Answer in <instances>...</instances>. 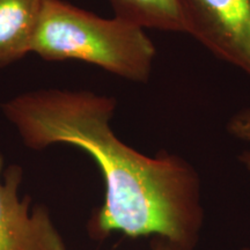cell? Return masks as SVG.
<instances>
[{
  "label": "cell",
  "mask_w": 250,
  "mask_h": 250,
  "mask_svg": "<svg viewBox=\"0 0 250 250\" xmlns=\"http://www.w3.org/2000/svg\"><path fill=\"white\" fill-rule=\"evenodd\" d=\"M116 105L89 90L45 88L7 100L1 111L26 147L70 145L98 165L104 198L87 223L90 239L162 237L195 250L205 224L196 168L176 153L146 155L121 140L111 126Z\"/></svg>",
  "instance_id": "6da1fadb"
},
{
  "label": "cell",
  "mask_w": 250,
  "mask_h": 250,
  "mask_svg": "<svg viewBox=\"0 0 250 250\" xmlns=\"http://www.w3.org/2000/svg\"><path fill=\"white\" fill-rule=\"evenodd\" d=\"M31 54L45 62H87L145 83L152 76L156 49L145 29L115 15L102 18L65 0H43Z\"/></svg>",
  "instance_id": "7a4b0ae2"
},
{
  "label": "cell",
  "mask_w": 250,
  "mask_h": 250,
  "mask_svg": "<svg viewBox=\"0 0 250 250\" xmlns=\"http://www.w3.org/2000/svg\"><path fill=\"white\" fill-rule=\"evenodd\" d=\"M187 35L250 79V0H180Z\"/></svg>",
  "instance_id": "3957f363"
},
{
  "label": "cell",
  "mask_w": 250,
  "mask_h": 250,
  "mask_svg": "<svg viewBox=\"0 0 250 250\" xmlns=\"http://www.w3.org/2000/svg\"><path fill=\"white\" fill-rule=\"evenodd\" d=\"M4 166L0 153V250H67L48 208L20 197L22 167Z\"/></svg>",
  "instance_id": "277c9868"
},
{
  "label": "cell",
  "mask_w": 250,
  "mask_h": 250,
  "mask_svg": "<svg viewBox=\"0 0 250 250\" xmlns=\"http://www.w3.org/2000/svg\"><path fill=\"white\" fill-rule=\"evenodd\" d=\"M43 0H0V70L31 54Z\"/></svg>",
  "instance_id": "5b68a950"
},
{
  "label": "cell",
  "mask_w": 250,
  "mask_h": 250,
  "mask_svg": "<svg viewBox=\"0 0 250 250\" xmlns=\"http://www.w3.org/2000/svg\"><path fill=\"white\" fill-rule=\"evenodd\" d=\"M115 17L143 29L187 35L180 0H109Z\"/></svg>",
  "instance_id": "8992f818"
},
{
  "label": "cell",
  "mask_w": 250,
  "mask_h": 250,
  "mask_svg": "<svg viewBox=\"0 0 250 250\" xmlns=\"http://www.w3.org/2000/svg\"><path fill=\"white\" fill-rule=\"evenodd\" d=\"M226 131L233 139L250 146V104L239 109L228 118Z\"/></svg>",
  "instance_id": "52a82bcc"
},
{
  "label": "cell",
  "mask_w": 250,
  "mask_h": 250,
  "mask_svg": "<svg viewBox=\"0 0 250 250\" xmlns=\"http://www.w3.org/2000/svg\"><path fill=\"white\" fill-rule=\"evenodd\" d=\"M149 250H191L188 249L186 247H182L176 243L169 241L167 239L162 237H152L149 242Z\"/></svg>",
  "instance_id": "ba28073f"
},
{
  "label": "cell",
  "mask_w": 250,
  "mask_h": 250,
  "mask_svg": "<svg viewBox=\"0 0 250 250\" xmlns=\"http://www.w3.org/2000/svg\"><path fill=\"white\" fill-rule=\"evenodd\" d=\"M237 159H239L240 165L242 166V168L248 174L250 179V147L243 149V151L237 155Z\"/></svg>",
  "instance_id": "9c48e42d"
},
{
  "label": "cell",
  "mask_w": 250,
  "mask_h": 250,
  "mask_svg": "<svg viewBox=\"0 0 250 250\" xmlns=\"http://www.w3.org/2000/svg\"><path fill=\"white\" fill-rule=\"evenodd\" d=\"M240 250H250V246H248V247H243V248H241Z\"/></svg>",
  "instance_id": "30bf717a"
}]
</instances>
